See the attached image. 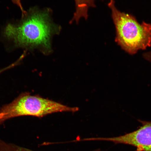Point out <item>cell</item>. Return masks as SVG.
<instances>
[{"mask_svg":"<svg viewBox=\"0 0 151 151\" xmlns=\"http://www.w3.org/2000/svg\"><path fill=\"white\" fill-rule=\"evenodd\" d=\"M78 110L77 107H69L39 96L24 93L21 94L11 103L2 107L0 112L5 114L3 119L4 121L19 116L42 117L52 113L75 112Z\"/></svg>","mask_w":151,"mask_h":151,"instance_id":"cell-3","label":"cell"},{"mask_svg":"<svg viewBox=\"0 0 151 151\" xmlns=\"http://www.w3.org/2000/svg\"><path fill=\"white\" fill-rule=\"evenodd\" d=\"M143 57L144 59L151 63V51L143 53Z\"/></svg>","mask_w":151,"mask_h":151,"instance_id":"cell-7","label":"cell"},{"mask_svg":"<svg viewBox=\"0 0 151 151\" xmlns=\"http://www.w3.org/2000/svg\"><path fill=\"white\" fill-rule=\"evenodd\" d=\"M142 126L136 131L119 137L91 138V141L112 142L135 147L137 151H151V122L138 120Z\"/></svg>","mask_w":151,"mask_h":151,"instance_id":"cell-4","label":"cell"},{"mask_svg":"<svg viewBox=\"0 0 151 151\" xmlns=\"http://www.w3.org/2000/svg\"><path fill=\"white\" fill-rule=\"evenodd\" d=\"M116 29L115 41L122 50L133 55L151 46V23L140 24L133 15L116 8L114 0L108 4Z\"/></svg>","mask_w":151,"mask_h":151,"instance_id":"cell-2","label":"cell"},{"mask_svg":"<svg viewBox=\"0 0 151 151\" xmlns=\"http://www.w3.org/2000/svg\"><path fill=\"white\" fill-rule=\"evenodd\" d=\"M50 9H29L17 24L9 23L3 29L4 37L15 47L32 50L37 49L45 55L52 51V40L58 35L61 27L54 23Z\"/></svg>","mask_w":151,"mask_h":151,"instance_id":"cell-1","label":"cell"},{"mask_svg":"<svg viewBox=\"0 0 151 151\" xmlns=\"http://www.w3.org/2000/svg\"><path fill=\"white\" fill-rule=\"evenodd\" d=\"M76 11L73 19L70 23L75 22L79 23L81 18L87 20L88 17V9L90 7L96 6L95 0H75Z\"/></svg>","mask_w":151,"mask_h":151,"instance_id":"cell-5","label":"cell"},{"mask_svg":"<svg viewBox=\"0 0 151 151\" xmlns=\"http://www.w3.org/2000/svg\"><path fill=\"white\" fill-rule=\"evenodd\" d=\"M0 151H34L12 143H7L0 139Z\"/></svg>","mask_w":151,"mask_h":151,"instance_id":"cell-6","label":"cell"},{"mask_svg":"<svg viewBox=\"0 0 151 151\" xmlns=\"http://www.w3.org/2000/svg\"><path fill=\"white\" fill-rule=\"evenodd\" d=\"M5 116L4 113L0 112V123L3 122L4 118Z\"/></svg>","mask_w":151,"mask_h":151,"instance_id":"cell-8","label":"cell"}]
</instances>
